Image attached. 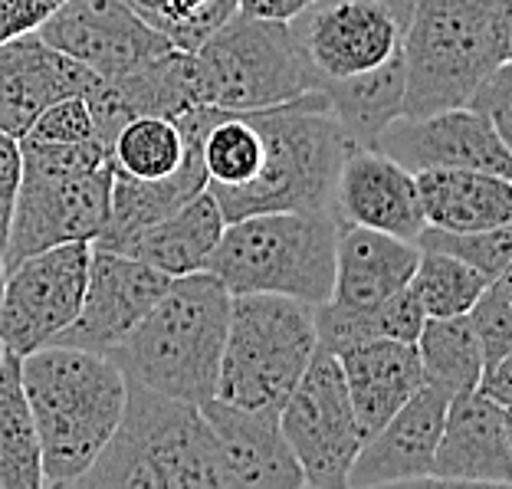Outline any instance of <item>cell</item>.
I'll use <instances>...</instances> for the list:
<instances>
[{
    "instance_id": "cell-22",
    "label": "cell",
    "mask_w": 512,
    "mask_h": 489,
    "mask_svg": "<svg viewBox=\"0 0 512 489\" xmlns=\"http://www.w3.org/2000/svg\"><path fill=\"white\" fill-rule=\"evenodd\" d=\"M339 358L348 401H352L355 421L362 437L371 434L398 414V407L424 384L421 358L411 342L394 339H368L348 345Z\"/></svg>"
},
{
    "instance_id": "cell-40",
    "label": "cell",
    "mask_w": 512,
    "mask_h": 489,
    "mask_svg": "<svg viewBox=\"0 0 512 489\" xmlns=\"http://www.w3.org/2000/svg\"><path fill=\"white\" fill-rule=\"evenodd\" d=\"M7 355H10V352H7V345H4V342H0V368H4V362H7Z\"/></svg>"
},
{
    "instance_id": "cell-34",
    "label": "cell",
    "mask_w": 512,
    "mask_h": 489,
    "mask_svg": "<svg viewBox=\"0 0 512 489\" xmlns=\"http://www.w3.org/2000/svg\"><path fill=\"white\" fill-rule=\"evenodd\" d=\"M467 109L483 115L499 132V138H506L512 145V66L509 63L496 66L493 73L470 92Z\"/></svg>"
},
{
    "instance_id": "cell-6",
    "label": "cell",
    "mask_w": 512,
    "mask_h": 489,
    "mask_svg": "<svg viewBox=\"0 0 512 489\" xmlns=\"http://www.w3.org/2000/svg\"><path fill=\"white\" fill-rule=\"evenodd\" d=\"M23 174L10 217L4 270L60 243H96L109 220L112 151L92 138L79 145L23 142Z\"/></svg>"
},
{
    "instance_id": "cell-37",
    "label": "cell",
    "mask_w": 512,
    "mask_h": 489,
    "mask_svg": "<svg viewBox=\"0 0 512 489\" xmlns=\"http://www.w3.org/2000/svg\"><path fill=\"white\" fill-rule=\"evenodd\" d=\"M66 0H0V43L37 33L46 17H53Z\"/></svg>"
},
{
    "instance_id": "cell-2",
    "label": "cell",
    "mask_w": 512,
    "mask_h": 489,
    "mask_svg": "<svg viewBox=\"0 0 512 489\" xmlns=\"http://www.w3.org/2000/svg\"><path fill=\"white\" fill-rule=\"evenodd\" d=\"M230 299L234 296L227 286L207 270L174 276L112 358L128 381L151 391L191 404L211 401L217 394Z\"/></svg>"
},
{
    "instance_id": "cell-23",
    "label": "cell",
    "mask_w": 512,
    "mask_h": 489,
    "mask_svg": "<svg viewBox=\"0 0 512 489\" xmlns=\"http://www.w3.org/2000/svg\"><path fill=\"white\" fill-rule=\"evenodd\" d=\"M427 227L486 230L512 220V184L473 168H427L414 174Z\"/></svg>"
},
{
    "instance_id": "cell-38",
    "label": "cell",
    "mask_w": 512,
    "mask_h": 489,
    "mask_svg": "<svg viewBox=\"0 0 512 489\" xmlns=\"http://www.w3.org/2000/svg\"><path fill=\"white\" fill-rule=\"evenodd\" d=\"M476 391L503 407H512V355L496 365H486L476 381Z\"/></svg>"
},
{
    "instance_id": "cell-14",
    "label": "cell",
    "mask_w": 512,
    "mask_h": 489,
    "mask_svg": "<svg viewBox=\"0 0 512 489\" xmlns=\"http://www.w3.org/2000/svg\"><path fill=\"white\" fill-rule=\"evenodd\" d=\"M171 279L174 276L135 260V256L92 243L79 316L50 345H76L112 355L125 342V335L142 322L145 312L155 306V299L165 293Z\"/></svg>"
},
{
    "instance_id": "cell-30",
    "label": "cell",
    "mask_w": 512,
    "mask_h": 489,
    "mask_svg": "<svg viewBox=\"0 0 512 489\" xmlns=\"http://www.w3.org/2000/svg\"><path fill=\"white\" fill-rule=\"evenodd\" d=\"M174 50L194 53L237 14V0H128Z\"/></svg>"
},
{
    "instance_id": "cell-19",
    "label": "cell",
    "mask_w": 512,
    "mask_h": 489,
    "mask_svg": "<svg viewBox=\"0 0 512 489\" xmlns=\"http://www.w3.org/2000/svg\"><path fill=\"white\" fill-rule=\"evenodd\" d=\"M96 73L40 40V33L0 43V132L23 138L33 119L56 99L86 96Z\"/></svg>"
},
{
    "instance_id": "cell-15",
    "label": "cell",
    "mask_w": 512,
    "mask_h": 489,
    "mask_svg": "<svg viewBox=\"0 0 512 489\" xmlns=\"http://www.w3.org/2000/svg\"><path fill=\"white\" fill-rule=\"evenodd\" d=\"M371 145L411 174L427 168H473L499 178L512 174V145L467 106L430 115H398Z\"/></svg>"
},
{
    "instance_id": "cell-29",
    "label": "cell",
    "mask_w": 512,
    "mask_h": 489,
    "mask_svg": "<svg viewBox=\"0 0 512 489\" xmlns=\"http://www.w3.org/2000/svg\"><path fill=\"white\" fill-rule=\"evenodd\" d=\"M486 283H490V276L473 270V266L457 260V256L421 250L407 289L421 302L424 316L447 319V316H467L473 309V302L480 299V293L486 289Z\"/></svg>"
},
{
    "instance_id": "cell-10",
    "label": "cell",
    "mask_w": 512,
    "mask_h": 489,
    "mask_svg": "<svg viewBox=\"0 0 512 489\" xmlns=\"http://www.w3.org/2000/svg\"><path fill=\"white\" fill-rule=\"evenodd\" d=\"M279 427L302 470V486L345 489L365 437L348 401L339 358L332 352H312L302 378L279 407Z\"/></svg>"
},
{
    "instance_id": "cell-20",
    "label": "cell",
    "mask_w": 512,
    "mask_h": 489,
    "mask_svg": "<svg viewBox=\"0 0 512 489\" xmlns=\"http://www.w3.org/2000/svg\"><path fill=\"white\" fill-rule=\"evenodd\" d=\"M201 411L214 430L230 489L302 486V470L279 427V411H250L220 398L204 401Z\"/></svg>"
},
{
    "instance_id": "cell-18",
    "label": "cell",
    "mask_w": 512,
    "mask_h": 489,
    "mask_svg": "<svg viewBox=\"0 0 512 489\" xmlns=\"http://www.w3.org/2000/svg\"><path fill=\"white\" fill-rule=\"evenodd\" d=\"M427 483L512 486L509 407L483 398L480 391L450 398Z\"/></svg>"
},
{
    "instance_id": "cell-3",
    "label": "cell",
    "mask_w": 512,
    "mask_h": 489,
    "mask_svg": "<svg viewBox=\"0 0 512 489\" xmlns=\"http://www.w3.org/2000/svg\"><path fill=\"white\" fill-rule=\"evenodd\" d=\"M79 489H230L224 457L201 404L128 381L125 411Z\"/></svg>"
},
{
    "instance_id": "cell-12",
    "label": "cell",
    "mask_w": 512,
    "mask_h": 489,
    "mask_svg": "<svg viewBox=\"0 0 512 489\" xmlns=\"http://www.w3.org/2000/svg\"><path fill=\"white\" fill-rule=\"evenodd\" d=\"M414 0H316L289 20L302 56L325 79L375 69L401 53Z\"/></svg>"
},
{
    "instance_id": "cell-24",
    "label": "cell",
    "mask_w": 512,
    "mask_h": 489,
    "mask_svg": "<svg viewBox=\"0 0 512 489\" xmlns=\"http://www.w3.org/2000/svg\"><path fill=\"white\" fill-rule=\"evenodd\" d=\"M224 214L214 201L211 191L194 194L191 201H184L178 211L155 220V224L142 227L138 234L122 240L119 253L135 256L155 270L168 276H184L204 270L207 256L214 253L220 234H224Z\"/></svg>"
},
{
    "instance_id": "cell-4",
    "label": "cell",
    "mask_w": 512,
    "mask_h": 489,
    "mask_svg": "<svg viewBox=\"0 0 512 489\" xmlns=\"http://www.w3.org/2000/svg\"><path fill=\"white\" fill-rule=\"evenodd\" d=\"M509 56V0H414L401 43L404 115L467 106L470 92Z\"/></svg>"
},
{
    "instance_id": "cell-11",
    "label": "cell",
    "mask_w": 512,
    "mask_h": 489,
    "mask_svg": "<svg viewBox=\"0 0 512 489\" xmlns=\"http://www.w3.org/2000/svg\"><path fill=\"white\" fill-rule=\"evenodd\" d=\"M92 243H60L30 253L4 270L0 286V342L7 352L30 355L50 345L79 316L89 276Z\"/></svg>"
},
{
    "instance_id": "cell-5",
    "label": "cell",
    "mask_w": 512,
    "mask_h": 489,
    "mask_svg": "<svg viewBox=\"0 0 512 489\" xmlns=\"http://www.w3.org/2000/svg\"><path fill=\"white\" fill-rule=\"evenodd\" d=\"M253 112L263 135V161L237 194L217 204L227 224L266 211L332 207L335 178L352 142L332 115L325 92L312 89L299 99Z\"/></svg>"
},
{
    "instance_id": "cell-1",
    "label": "cell",
    "mask_w": 512,
    "mask_h": 489,
    "mask_svg": "<svg viewBox=\"0 0 512 489\" xmlns=\"http://www.w3.org/2000/svg\"><path fill=\"white\" fill-rule=\"evenodd\" d=\"M20 381L40 440L43 486H73L122 421L125 371L112 355L43 345L20 358Z\"/></svg>"
},
{
    "instance_id": "cell-25",
    "label": "cell",
    "mask_w": 512,
    "mask_h": 489,
    "mask_svg": "<svg viewBox=\"0 0 512 489\" xmlns=\"http://www.w3.org/2000/svg\"><path fill=\"white\" fill-rule=\"evenodd\" d=\"M325 99H329L332 115L345 128L352 145H371L384 125H391L398 115H404V60L394 53L375 69L345 76V79H325L322 83Z\"/></svg>"
},
{
    "instance_id": "cell-21",
    "label": "cell",
    "mask_w": 512,
    "mask_h": 489,
    "mask_svg": "<svg viewBox=\"0 0 512 489\" xmlns=\"http://www.w3.org/2000/svg\"><path fill=\"white\" fill-rule=\"evenodd\" d=\"M414 240H401L381 230L339 224L335 237V276L325 302L342 309H375L411 283L417 266Z\"/></svg>"
},
{
    "instance_id": "cell-31",
    "label": "cell",
    "mask_w": 512,
    "mask_h": 489,
    "mask_svg": "<svg viewBox=\"0 0 512 489\" xmlns=\"http://www.w3.org/2000/svg\"><path fill=\"white\" fill-rule=\"evenodd\" d=\"M417 247L421 250H437L450 253L463 260L483 276H499L509 273L512 266V227H486V230H440V227H424L417 234Z\"/></svg>"
},
{
    "instance_id": "cell-27",
    "label": "cell",
    "mask_w": 512,
    "mask_h": 489,
    "mask_svg": "<svg viewBox=\"0 0 512 489\" xmlns=\"http://www.w3.org/2000/svg\"><path fill=\"white\" fill-rule=\"evenodd\" d=\"M417 358H421L424 384H437L450 398L476 391L483 371V352L467 316L424 319L417 335Z\"/></svg>"
},
{
    "instance_id": "cell-26",
    "label": "cell",
    "mask_w": 512,
    "mask_h": 489,
    "mask_svg": "<svg viewBox=\"0 0 512 489\" xmlns=\"http://www.w3.org/2000/svg\"><path fill=\"white\" fill-rule=\"evenodd\" d=\"M0 489H43L40 440L14 352L0 368Z\"/></svg>"
},
{
    "instance_id": "cell-41",
    "label": "cell",
    "mask_w": 512,
    "mask_h": 489,
    "mask_svg": "<svg viewBox=\"0 0 512 489\" xmlns=\"http://www.w3.org/2000/svg\"><path fill=\"white\" fill-rule=\"evenodd\" d=\"M0 286H4V260H0Z\"/></svg>"
},
{
    "instance_id": "cell-32",
    "label": "cell",
    "mask_w": 512,
    "mask_h": 489,
    "mask_svg": "<svg viewBox=\"0 0 512 489\" xmlns=\"http://www.w3.org/2000/svg\"><path fill=\"white\" fill-rule=\"evenodd\" d=\"M467 319L476 332V342H480L483 368L512 355V276L509 273H499L486 283L480 299L467 312Z\"/></svg>"
},
{
    "instance_id": "cell-28",
    "label": "cell",
    "mask_w": 512,
    "mask_h": 489,
    "mask_svg": "<svg viewBox=\"0 0 512 489\" xmlns=\"http://www.w3.org/2000/svg\"><path fill=\"white\" fill-rule=\"evenodd\" d=\"M112 171L132 181H165L178 174L184 158H188V145L174 119L165 115H135L125 122L112 138Z\"/></svg>"
},
{
    "instance_id": "cell-7",
    "label": "cell",
    "mask_w": 512,
    "mask_h": 489,
    "mask_svg": "<svg viewBox=\"0 0 512 489\" xmlns=\"http://www.w3.org/2000/svg\"><path fill=\"white\" fill-rule=\"evenodd\" d=\"M339 217L322 211H266L224 224L204 270L230 296L276 293L322 306L332 293Z\"/></svg>"
},
{
    "instance_id": "cell-39",
    "label": "cell",
    "mask_w": 512,
    "mask_h": 489,
    "mask_svg": "<svg viewBox=\"0 0 512 489\" xmlns=\"http://www.w3.org/2000/svg\"><path fill=\"white\" fill-rule=\"evenodd\" d=\"M316 0H237V10L247 17H263V20H283L289 23L296 14H302Z\"/></svg>"
},
{
    "instance_id": "cell-36",
    "label": "cell",
    "mask_w": 512,
    "mask_h": 489,
    "mask_svg": "<svg viewBox=\"0 0 512 489\" xmlns=\"http://www.w3.org/2000/svg\"><path fill=\"white\" fill-rule=\"evenodd\" d=\"M20 174H23L20 138L0 132V260H4L7 230H10V217H14V201H17V188H20Z\"/></svg>"
},
{
    "instance_id": "cell-8",
    "label": "cell",
    "mask_w": 512,
    "mask_h": 489,
    "mask_svg": "<svg viewBox=\"0 0 512 489\" xmlns=\"http://www.w3.org/2000/svg\"><path fill=\"white\" fill-rule=\"evenodd\" d=\"M316 348V309L309 302L276 293L234 296L214 398L279 411Z\"/></svg>"
},
{
    "instance_id": "cell-35",
    "label": "cell",
    "mask_w": 512,
    "mask_h": 489,
    "mask_svg": "<svg viewBox=\"0 0 512 489\" xmlns=\"http://www.w3.org/2000/svg\"><path fill=\"white\" fill-rule=\"evenodd\" d=\"M424 309L414 299L411 289H398L378 306V339H394V342H417L424 325Z\"/></svg>"
},
{
    "instance_id": "cell-16",
    "label": "cell",
    "mask_w": 512,
    "mask_h": 489,
    "mask_svg": "<svg viewBox=\"0 0 512 489\" xmlns=\"http://www.w3.org/2000/svg\"><path fill=\"white\" fill-rule=\"evenodd\" d=\"M332 214L339 224L381 230L401 240H417L427 227L414 174L375 145L345 151L332 191Z\"/></svg>"
},
{
    "instance_id": "cell-17",
    "label": "cell",
    "mask_w": 512,
    "mask_h": 489,
    "mask_svg": "<svg viewBox=\"0 0 512 489\" xmlns=\"http://www.w3.org/2000/svg\"><path fill=\"white\" fill-rule=\"evenodd\" d=\"M447 404L450 394L444 388L421 384L398 407V414L362 444L345 486L371 489L394 483H427L440 430H444Z\"/></svg>"
},
{
    "instance_id": "cell-9",
    "label": "cell",
    "mask_w": 512,
    "mask_h": 489,
    "mask_svg": "<svg viewBox=\"0 0 512 489\" xmlns=\"http://www.w3.org/2000/svg\"><path fill=\"white\" fill-rule=\"evenodd\" d=\"M191 56L197 106L266 109L319 89L316 69L283 20L247 17L237 10Z\"/></svg>"
},
{
    "instance_id": "cell-13",
    "label": "cell",
    "mask_w": 512,
    "mask_h": 489,
    "mask_svg": "<svg viewBox=\"0 0 512 489\" xmlns=\"http://www.w3.org/2000/svg\"><path fill=\"white\" fill-rule=\"evenodd\" d=\"M37 33L53 50L83 63L99 79L122 76L174 50L155 27L138 17L128 0H66L53 17L40 23Z\"/></svg>"
},
{
    "instance_id": "cell-33",
    "label": "cell",
    "mask_w": 512,
    "mask_h": 489,
    "mask_svg": "<svg viewBox=\"0 0 512 489\" xmlns=\"http://www.w3.org/2000/svg\"><path fill=\"white\" fill-rule=\"evenodd\" d=\"M96 138V125L83 96H66L50 102L33 125L27 128L23 142H43V145H79Z\"/></svg>"
}]
</instances>
